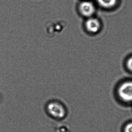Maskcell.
<instances>
[{
    "label": "cell",
    "instance_id": "6",
    "mask_svg": "<svg viewBox=\"0 0 132 132\" xmlns=\"http://www.w3.org/2000/svg\"><path fill=\"white\" fill-rule=\"evenodd\" d=\"M124 132H132V122L127 123L124 127Z\"/></svg>",
    "mask_w": 132,
    "mask_h": 132
},
{
    "label": "cell",
    "instance_id": "3",
    "mask_svg": "<svg viewBox=\"0 0 132 132\" xmlns=\"http://www.w3.org/2000/svg\"><path fill=\"white\" fill-rule=\"evenodd\" d=\"M49 114L57 119H61L64 116L65 110L63 106L57 102L51 103L48 106Z\"/></svg>",
    "mask_w": 132,
    "mask_h": 132
},
{
    "label": "cell",
    "instance_id": "7",
    "mask_svg": "<svg viewBox=\"0 0 132 132\" xmlns=\"http://www.w3.org/2000/svg\"><path fill=\"white\" fill-rule=\"evenodd\" d=\"M126 65L128 69L132 72V56L128 59L127 61Z\"/></svg>",
    "mask_w": 132,
    "mask_h": 132
},
{
    "label": "cell",
    "instance_id": "5",
    "mask_svg": "<svg viewBox=\"0 0 132 132\" xmlns=\"http://www.w3.org/2000/svg\"><path fill=\"white\" fill-rule=\"evenodd\" d=\"M97 1L101 7L105 9H110L116 6L117 0H97Z\"/></svg>",
    "mask_w": 132,
    "mask_h": 132
},
{
    "label": "cell",
    "instance_id": "1",
    "mask_svg": "<svg viewBox=\"0 0 132 132\" xmlns=\"http://www.w3.org/2000/svg\"><path fill=\"white\" fill-rule=\"evenodd\" d=\"M118 94L124 102H132V81H127L121 84L118 88Z\"/></svg>",
    "mask_w": 132,
    "mask_h": 132
},
{
    "label": "cell",
    "instance_id": "4",
    "mask_svg": "<svg viewBox=\"0 0 132 132\" xmlns=\"http://www.w3.org/2000/svg\"><path fill=\"white\" fill-rule=\"evenodd\" d=\"M86 30L92 34L98 33L101 28V23L97 18L92 17L87 18L85 24Z\"/></svg>",
    "mask_w": 132,
    "mask_h": 132
},
{
    "label": "cell",
    "instance_id": "2",
    "mask_svg": "<svg viewBox=\"0 0 132 132\" xmlns=\"http://www.w3.org/2000/svg\"><path fill=\"white\" fill-rule=\"evenodd\" d=\"M78 10L81 15L88 18L93 16L96 11V7L91 1H85L80 3Z\"/></svg>",
    "mask_w": 132,
    "mask_h": 132
}]
</instances>
